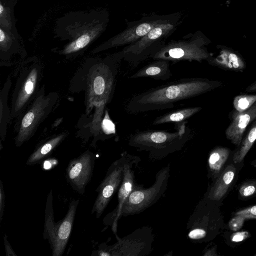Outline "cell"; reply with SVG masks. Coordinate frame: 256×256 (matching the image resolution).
Instances as JSON below:
<instances>
[{
	"mask_svg": "<svg viewBox=\"0 0 256 256\" xmlns=\"http://www.w3.org/2000/svg\"><path fill=\"white\" fill-rule=\"evenodd\" d=\"M222 86L219 80L185 78L151 88L132 96L126 110L130 114L173 108L176 103L204 94Z\"/></svg>",
	"mask_w": 256,
	"mask_h": 256,
	"instance_id": "1",
	"label": "cell"
},
{
	"mask_svg": "<svg viewBox=\"0 0 256 256\" xmlns=\"http://www.w3.org/2000/svg\"><path fill=\"white\" fill-rule=\"evenodd\" d=\"M120 62L112 54L104 58L94 59L87 64L84 80L87 99L86 110L90 112L94 106V122L98 129L101 126L102 116L106 105L112 98L116 84Z\"/></svg>",
	"mask_w": 256,
	"mask_h": 256,
	"instance_id": "2",
	"label": "cell"
},
{
	"mask_svg": "<svg viewBox=\"0 0 256 256\" xmlns=\"http://www.w3.org/2000/svg\"><path fill=\"white\" fill-rule=\"evenodd\" d=\"M187 121L175 124L174 132L146 130L132 134L128 144L140 150L148 152L154 156H164L181 150L192 138Z\"/></svg>",
	"mask_w": 256,
	"mask_h": 256,
	"instance_id": "3",
	"label": "cell"
},
{
	"mask_svg": "<svg viewBox=\"0 0 256 256\" xmlns=\"http://www.w3.org/2000/svg\"><path fill=\"white\" fill-rule=\"evenodd\" d=\"M74 16L72 24L65 28V34L60 35L70 42L60 52L66 56L76 54L96 40L104 31L106 23L97 18L96 12H80Z\"/></svg>",
	"mask_w": 256,
	"mask_h": 256,
	"instance_id": "4",
	"label": "cell"
},
{
	"mask_svg": "<svg viewBox=\"0 0 256 256\" xmlns=\"http://www.w3.org/2000/svg\"><path fill=\"white\" fill-rule=\"evenodd\" d=\"M79 199H73L69 204L65 216L57 222L54 221L52 192L50 190L47 196L43 237L48 240L52 256L63 254L72 230Z\"/></svg>",
	"mask_w": 256,
	"mask_h": 256,
	"instance_id": "5",
	"label": "cell"
},
{
	"mask_svg": "<svg viewBox=\"0 0 256 256\" xmlns=\"http://www.w3.org/2000/svg\"><path fill=\"white\" fill-rule=\"evenodd\" d=\"M176 25L174 20L160 24L136 42L112 54L120 62L124 60L132 68H135L150 58L156 48L165 43L164 40L174 31Z\"/></svg>",
	"mask_w": 256,
	"mask_h": 256,
	"instance_id": "6",
	"label": "cell"
},
{
	"mask_svg": "<svg viewBox=\"0 0 256 256\" xmlns=\"http://www.w3.org/2000/svg\"><path fill=\"white\" fill-rule=\"evenodd\" d=\"M58 98L56 92H50L46 96L44 85L41 86L33 102L18 118L16 125V146H20L34 135L40 123L52 111Z\"/></svg>",
	"mask_w": 256,
	"mask_h": 256,
	"instance_id": "7",
	"label": "cell"
},
{
	"mask_svg": "<svg viewBox=\"0 0 256 256\" xmlns=\"http://www.w3.org/2000/svg\"><path fill=\"white\" fill-rule=\"evenodd\" d=\"M210 42L202 35H193L188 40H171L160 46L150 54L154 60H164L172 64L180 61L202 62L210 56L206 46Z\"/></svg>",
	"mask_w": 256,
	"mask_h": 256,
	"instance_id": "8",
	"label": "cell"
},
{
	"mask_svg": "<svg viewBox=\"0 0 256 256\" xmlns=\"http://www.w3.org/2000/svg\"><path fill=\"white\" fill-rule=\"evenodd\" d=\"M41 76V66L36 62L22 68L12 96V118L20 117L33 102L40 90Z\"/></svg>",
	"mask_w": 256,
	"mask_h": 256,
	"instance_id": "9",
	"label": "cell"
},
{
	"mask_svg": "<svg viewBox=\"0 0 256 256\" xmlns=\"http://www.w3.org/2000/svg\"><path fill=\"white\" fill-rule=\"evenodd\" d=\"M169 176V168H165L158 173L151 187L144 189L138 184L124 204L121 216L138 214L155 204L166 190Z\"/></svg>",
	"mask_w": 256,
	"mask_h": 256,
	"instance_id": "10",
	"label": "cell"
},
{
	"mask_svg": "<svg viewBox=\"0 0 256 256\" xmlns=\"http://www.w3.org/2000/svg\"><path fill=\"white\" fill-rule=\"evenodd\" d=\"M128 155L126 152L122 154L120 158L110 165L96 189L98 196L91 211L92 214L95 213L96 218L101 216L114 194L119 188L123 180L124 164Z\"/></svg>",
	"mask_w": 256,
	"mask_h": 256,
	"instance_id": "11",
	"label": "cell"
},
{
	"mask_svg": "<svg viewBox=\"0 0 256 256\" xmlns=\"http://www.w3.org/2000/svg\"><path fill=\"white\" fill-rule=\"evenodd\" d=\"M96 160V154L87 150L71 160L66 170V178L72 189L83 195L90 181Z\"/></svg>",
	"mask_w": 256,
	"mask_h": 256,
	"instance_id": "12",
	"label": "cell"
},
{
	"mask_svg": "<svg viewBox=\"0 0 256 256\" xmlns=\"http://www.w3.org/2000/svg\"><path fill=\"white\" fill-rule=\"evenodd\" d=\"M170 20V16H158L150 19L140 20L138 23L132 25L98 46L92 52L95 54L109 48L132 44L146 34L156 26Z\"/></svg>",
	"mask_w": 256,
	"mask_h": 256,
	"instance_id": "13",
	"label": "cell"
},
{
	"mask_svg": "<svg viewBox=\"0 0 256 256\" xmlns=\"http://www.w3.org/2000/svg\"><path fill=\"white\" fill-rule=\"evenodd\" d=\"M138 158L128 155V160L124 164V176L122 182L118 192V204L116 208L108 214L104 221L110 220L108 224H111L114 232L116 230L117 222L121 216L122 206L128 199L131 192L138 185L135 184L134 170H132L133 164Z\"/></svg>",
	"mask_w": 256,
	"mask_h": 256,
	"instance_id": "14",
	"label": "cell"
},
{
	"mask_svg": "<svg viewBox=\"0 0 256 256\" xmlns=\"http://www.w3.org/2000/svg\"><path fill=\"white\" fill-rule=\"evenodd\" d=\"M230 115V122L226 130L225 134L226 138L238 147L248 126L256 120V102L242 112H238L234 110Z\"/></svg>",
	"mask_w": 256,
	"mask_h": 256,
	"instance_id": "15",
	"label": "cell"
},
{
	"mask_svg": "<svg viewBox=\"0 0 256 256\" xmlns=\"http://www.w3.org/2000/svg\"><path fill=\"white\" fill-rule=\"evenodd\" d=\"M206 61L212 66L226 70L242 72L246 68V62L239 53L224 46L220 48L216 57L211 54Z\"/></svg>",
	"mask_w": 256,
	"mask_h": 256,
	"instance_id": "16",
	"label": "cell"
},
{
	"mask_svg": "<svg viewBox=\"0 0 256 256\" xmlns=\"http://www.w3.org/2000/svg\"><path fill=\"white\" fill-rule=\"evenodd\" d=\"M172 76L170 62L164 60H155L144 66L130 76V78H151L166 80Z\"/></svg>",
	"mask_w": 256,
	"mask_h": 256,
	"instance_id": "17",
	"label": "cell"
},
{
	"mask_svg": "<svg viewBox=\"0 0 256 256\" xmlns=\"http://www.w3.org/2000/svg\"><path fill=\"white\" fill-rule=\"evenodd\" d=\"M66 136V133H62L54 136L39 144L30 155L26 164L28 166H33L43 162L52 154Z\"/></svg>",
	"mask_w": 256,
	"mask_h": 256,
	"instance_id": "18",
	"label": "cell"
},
{
	"mask_svg": "<svg viewBox=\"0 0 256 256\" xmlns=\"http://www.w3.org/2000/svg\"><path fill=\"white\" fill-rule=\"evenodd\" d=\"M235 172L236 168L232 164L225 168L210 190L209 197L211 199L220 200L224 196L234 180Z\"/></svg>",
	"mask_w": 256,
	"mask_h": 256,
	"instance_id": "19",
	"label": "cell"
},
{
	"mask_svg": "<svg viewBox=\"0 0 256 256\" xmlns=\"http://www.w3.org/2000/svg\"><path fill=\"white\" fill-rule=\"evenodd\" d=\"M200 106H192L178 109L156 117L152 122L153 125H158L166 123H180L199 112Z\"/></svg>",
	"mask_w": 256,
	"mask_h": 256,
	"instance_id": "20",
	"label": "cell"
},
{
	"mask_svg": "<svg viewBox=\"0 0 256 256\" xmlns=\"http://www.w3.org/2000/svg\"><path fill=\"white\" fill-rule=\"evenodd\" d=\"M12 86L10 79L8 78L0 92V136L1 140H4L7 126L11 117V111L8 104V95Z\"/></svg>",
	"mask_w": 256,
	"mask_h": 256,
	"instance_id": "21",
	"label": "cell"
},
{
	"mask_svg": "<svg viewBox=\"0 0 256 256\" xmlns=\"http://www.w3.org/2000/svg\"><path fill=\"white\" fill-rule=\"evenodd\" d=\"M17 34L0 26V51L1 60H6L17 52Z\"/></svg>",
	"mask_w": 256,
	"mask_h": 256,
	"instance_id": "22",
	"label": "cell"
},
{
	"mask_svg": "<svg viewBox=\"0 0 256 256\" xmlns=\"http://www.w3.org/2000/svg\"><path fill=\"white\" fill-rule=\"evenodd\" d=\"M256 140V120L252 124L246 134L242 138L238 148L234 154V163L241 162Z\"/></svg>",
	"mask_w": 256,
	"mask_h": 256,
	"instance_id": "23",
	"label": "cell"
},
{
	"mask_svg": "<svg viewBox=\"0 0 256 256\" xmlns=\"http://www.w3.org/2000/svg\"><path fill=\"white\" fill-rule=\"evenodd\" d=\"M230 153V149L226 147L216 146L214 148L208 158V164L211 171L214 174L219 173L227 160Z\"/></svg>",
	"mask_w": 256,
	"mask_h": 256,
	"instance_id": "24",
	"label": "cell"
},
{
	"mask_svg": "<svg viewBox=\"0 0 256 256\" xmlns=\"http://www.w3.org/2000/svg\"><path fill=\"white\" fill-rule=\"evenodd\" d=\"M14 8L0 1V26L17 34L13 16Z\"/></svg>",
	"mask_w": 256,
	"mask_h": 256,
	"instance_id": "25",
	"label": "cell"
},
{
	"mask_svg": "<svg viewBox=\"0 0 256 256\" xmlns=\"http://www.w3.org/2000/svg\"><path fill=\"white\" fill-rule=\"evenodd\" d=\"M256 102V94H242L236 96L233 100L234 110L242 112L252 106Z\"/></svg>",
	"mask_w": 256,
	"mask_h": 256,
	"instance_id": "26",
	"label": "cell"
},
{
	"mask_svg": "<svg viewBox=\"0 0 256 256\" xmlns=\"http://www.w3.org/2000/svg\"><path fill=\"white\" fill-rule=\"evenodd\" d=\"M256 192V184L253 182H248L242 186L240 189V194L242 196L248 197Z\"/></svg>",
	"mask_w": 256,
	"mask_h": 256,
	"instance_id": "27",
	"label": "cell"
},
{
	"mask_svg": "<svg viewBox=\"0 0 256 256\" xmlns=\"http://www.w3.org/2000/svg\"><path fill=\"white\" fill-rule=\"evenodd\" d=\"M246 218L241 216L235 215L228 222V227L232 231L238 230L243 226Z\"/></svg>",
	"mask_w": 256,
	"mask_h": 256,
	"instance_id": "28",
	"label": "cell"
},
{
	"mask_svg": "<svg viewBox=\"0 0 256 256\" xmlns=\"http://www.w3.org/2000/svg\"><path fill=\"white\" fill-rule=\"evenodd\" d=\"M235 215L242 216L246 220L256 218V205L240 210L235 214Z\"/></svg>",
	"mask_w": 256,
	"mask_h": 256,
	"instance_id": "29",
	"label": "cell"
},
{
	"mask_svg": "<svg viewBox=\"0 0 256 256\" xmlns=\"http://www.w3.org/2000/svg\"><path fill=\"white\" fill-rule=\"evenodd\" d=\"M108 118V115L106 112L104 116V118L102 122L101 127L103 130L105 132L106 134H109L111 133H114V125Z\"/></svg>",
	"mask_w": 256,
	"mask_h": 256,
	"instance_id": "30",
	"label": "cell"
},
{
	"mask_svg": "<svg viewBox=\"0 0 256 256\" xmlns=\"http://www.w3.org/2000/svg\"><path fill=\"white\" fill-rule=\"evenodd\" d=\"M5 207V194L2 181L0 180V222L2 220Z\"/></svg>",
	"mask_w": 256,
	"mask_h": 256,
	"instance_id": "31",
	"label": "cell"
},
{
	"mask_svg": "<svg viewBox=\"0 0 256 256\" xmlns=\"http://www.w3.org/2000/svg\"><path fill=\"white\" fill-rule=\"evenodd\" d=\"M206 236V232L201 228H196L191 230L189 234V237L192 240H200Z\"/></svg>",
	"mask_w": 256,
	"mask_h": 256,
	"instance_id": "32",
	"label": "cell"
},
{
	"mask_svg": "<svg viewBox=\"0 0 256 256\" xmlns=\"http://www.w3.org/2000/svg\"><path fill=\"white\" fill-rule=\"evenodd\" d=\"M249 236V233L246 231L238 232L234 233L230 236L231 240L234 242H242Z\"/></svg>",
	"mask_w": 256,
	"mask_h": 256,
	"instance_id": "33",
	"label": "cell"
},
{
	"mask_svg": "<svg viewBox=\"0 0 256 256\" xmlns=\"http://www.w3.org/2000/svg\"><path fill=\"white\" fill-rule=\"evenodd\" d=\"M4 240L6 256H16V254L14 252L8 240V236L6 234L4 236Z\"/></svg>",
	"mask_w": 256,
	"mask_h": 256,
	"instance_id": "34",
	"label": "cell"
},
{
	"mask_svg": "<svg viewBox=\"0 0 256 256\" xmlns=\"http://www.w3.org/2000/svg\"><path fill=\"white\" fill-rule=\"evenodd\" d=\"M246 91L248 92H256V80L246 88Z\"/></svg>",
	"mask_w": 256,
	"mask_h": 256,
	"instance_id": "35",
	"label": "cell"
},
{
	"mask_svg": "<svg viewBox=\"0 0 256 256\" xmlns=\"http://www.w3.org/2000/svg\"><path fill=\"white\" fill-rule=\"evenodd\" d=\"M6 4L13 7L16 4L17 0H0Z\"/></svg>",
	"mask_w": 256,
	"mask_h": 256,
	"instance_id": "36",
	"label": "cell"
},
{
	"mask_svg": "<svg viewBox=\"0 0 256 256\" xmlns=\"http://www.w3.org/2000/svg\"><path fill=\"white\" fill-rule=\"evenodd\" d=\"M252 164L256 165V159L252 162Z\"/></svg>",
	"mask_w": 256,
	"mask_h": 256,
	"instance_id": "37",
	"label": "cell"
}]
</instances>
